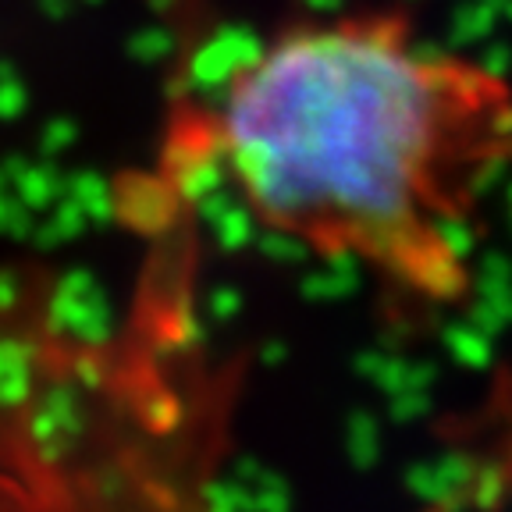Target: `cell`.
Here are the masks:
<instances>
[{"label":"cell","mask_w":512,"mask_h":512,"mask_svg":"<svg viewBox=\"0 0 512 512\" xmlns=\"http://www.w3.org/2000/svg\"><path fill=\"white\" fill-rule=\"evenodd\" d=\"M210 146L260 228L456 303L466 224L512 157V86L399 15H338L285 29L224 79Z\"/></svg>","instance_id":"1"}]
</instances>
